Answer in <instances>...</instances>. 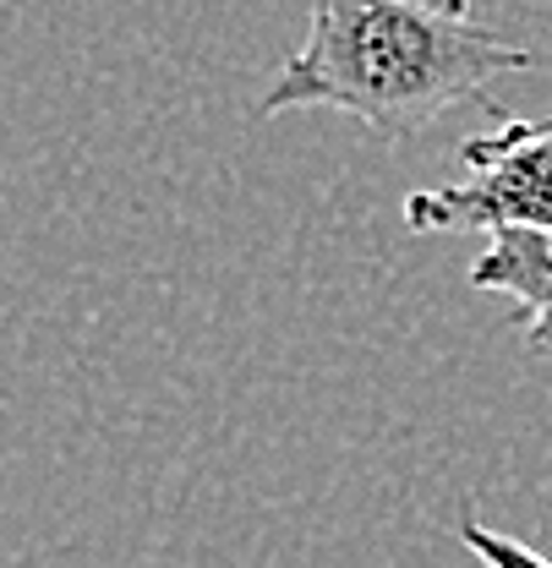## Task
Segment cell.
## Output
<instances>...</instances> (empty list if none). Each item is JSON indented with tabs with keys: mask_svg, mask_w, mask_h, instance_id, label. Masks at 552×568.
Returning <instances> with one entry per match:
<instances>
[{
	"mask_svg": "<svg viewBox=\"0 0 552 568\" xmlns=\"http://www.w3.org/2000/svg\"><path fill=\"white\" fill-rule=\"evenodd\" d=\"M460 159H465V181L405 197V224L415 235L525 230L552 241V121H509L503 132L471 138Z\"/></svg>",
	"mask_w": 552,
	"mask_h": 568,
	"instance_id": "obj_2",
	"label": "cell"
},
{
	"mask_svg": "<svg viewBox=\"0 0 552 568\" xmlns=\"http://www.w3.org/2000/svg\"><path fill=\"white\" fill-rule=\"evenodd\" d=\"M460 541H465L486 568H552V558H542L536 547H525V541H514V536H503V530L482 525L476 514L460 519Z\"/></svg>",
	"mask_w": 552,
	"mask_h": 568,
	"instance_id": "obj_4",
	"label": "cell"
},
{
	"mask_svg": "<svg viewBox=\"0 0 552 568\" xmlns=\"http://www.w3.org/2000/svg\"><path fill=\"white\" fill-rule=\"evenodd\" d=\"M471 284L482 295L514 301L520 323H525V345L552 355V241L548 235H492L482 257L471 263Z\"/></svg>",
	"mask_w": 552,
	"mask_h": 568,
	"instance_id": "obj_3",
	"label": "cell"
},
{
	"mask_svg": "<svg viewBox=\"0 0 552 568\" xmlns=\"http://www.w3.org/2000/svg\"><path fill=\"white\" fill-rule=\"evenodd\" d=\"M531 67V50L498 39L471 0H312L307 39L279 67L258 115L340 110L405 142L482 99L492 77Z\"/></svg>",
	"mask_w": 552,
	"mask_h": 568,
	"instance_id": "obj_1",
	"label": "cell"
}]
</instances>
